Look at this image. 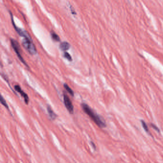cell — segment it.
Returning a JSON list of instances; mask_svg holds the SVG:
<instances>
[{
    "label": "cell",
    "instance_id": "obj_1",
    "mask_svg": "<svg viewBox=\"0 0 163 163\" xmlns=\"http://www.w3.org/2000/svg\"><path fill=\"white\" fill-rule=\"evenodd\" d=\"M82 109L84 112L91 118V119L98 126L101 128H104L106 127V123L102 118L98 115L87 104H83L81 105Z\"/></svg>",
    "mask_w": 163,
    "mask_h": 163
},
{
    "label": "cell",
    "instance_id": "obj_2",
    "mask_svg": "<svg viewBox=\"0 0 163 163\" xmlns=\"http://www.w3.org/2000/svg\"><path fill=\"white\" fill-rule=\"evenodd\" d=\"M22 45L31 55H35L37 53V49L34 43L32 42V39L24 38L22 40Z\"/></svg>",
    "mask_w": 163,
    "mask_h": 163
},
{
    "label": "cell",
    "instance_id": "obj_3",
    "mask_svg": "<svg viewBox=\"0 0 163 163\" xmlns=\"http://www.w3.org/2000/svg\"><path fill=\"white\" fill-rule=\"evenodd\" d=\"M10 40H11V45H12V48L16 53V55H17L19 59L21 60V62L25 66L29 68L28 65L26 63V61H25L24 59H23V57H22V55H21V48H20V46L19 44L18 43V42L16 40L13 39V38H11Z\"/></svg>",
    "mask_w": 163,
    "mask_h": 163
},
{
    "label": "cell",
    "instance_id": "obj_4",
    "mask_svg": "<svg viewBox=\"0 0 163 163\" xmlns=\"http://www.w3.org/2000/svg\"><path fill=\"white\" fill-rule=\"evenodd\" d=\"M10 15H11V20H12V25L14 26V28H15V31L19 35H20L21 37H23L24 38L32 39L29 34L25 30L22 29V28H19L16 26V24H15V22L13 21L12 13H11V12H10Z\"/></svg>",
    "mask_w": 163,
    "mask_h": 163
},
{
    "label": "cell",
    "instance_id": "obj_5",
    "mask_svg": "<svg viewBox=\"0 0 163 163\" xmlns=\"http://www.w3.org/2000/svg\"><path fill=\"white\" fill-rule=\"evenodd\" d=\"M63 99L65 106L67 110L70 114H73L74 112V106L71 100L66 94H64Z\"/></svg>",
    "mask_w": 163,
    "mask_h": 163
},
{
    "label": "cell",
    "instance_id": "obj_6",
    "mask_svg": "<svg viewBox=\"0 0 163 163\" xmlns=\"http://www.w3.org/2000/svg\"><path fill=\"white\" fill-rule=\"evenodd\" d=\"M15 89L18 93H19L21 94V96L24 99V102L26 104H28L29 102V97L28 95H27L26 93H24V91H23L21 89V87L19 85L15 86Z\"/></svg>",
    "mask_w": 163,
    "mask_h": 163
},
{
    "label": "cell",
    "instance_id": "obj_7",
    "mask_svg": "<svg viewBox=\"0 0 163 163\" xmlns=\"http://www.w3.org/2000/svg\"><path fill=\"white\" fill-rule=\"evenodd\" d=\"M59 48L62 51H66L70 48V45L67 42H63L60 43Z\"/></svg>",
    "mask_w": 163,
    "mask_h": 163
},
{
    "label": "cell",
    "instance_id": "obj_8",
    "mask_svg": "<svg viewBox=\"0 0 163 163\" xmlns=\"http://www.w3.org/2000/svg\"><path fill=\"white\" fill-rule=\"evenodd\" d=\"M47 110H48L49 115L50 116L51 119L54 120L57 118V117L56 114L54 112V111H53L52 109H51L50 106H48V107H47Z\"/></svg>",
    "mask_w": 163,
    "mask_h": 163
},
{
    "label": "cell",
    "instance_id": "obj_9",
    "mask_svg": "<svg viewBox=\"0 0 163 163\" xmlns=\"http://www.w3.org/2000/svg\"><path fill=\"white\" fill-rule=\"evenodd\" d=\"M51 37L52 38V39L54 40H55L56 41H60V37L59 35L57 34L56 33H55L53 31H52L51 32Z\"/></svg>",
    "mask_w": 163,
    "mask_h": 163
},
{
    "label": "cell",
    "instance_id": "obj_10",
    "mask_svg": "<svg viewBox=\"0 0 163 163\" xmlns=\"http://www.w3.org/2000/svg\"><path fill=\"white\" fill-rule=\"evenodd\" d=\"M64 87L65 89H66V90H67V91H68L72 96H74V92H73V90H71V89L70 88V87L68 86L67 84H64Z\"/></svg>",
    "mask_w": 163,
    "mask_h": 163
},
{
    "label": "cell",
    "instance_id": "obj_11",
    "mask_svg": "<svg viewBox=\"0 0 163 163\" xmlns=\"http://www.w3.org/2000/svg\"><path fill=\"white\" fill-rule=\"evenodd\" d=\"M141 122L142 126V127L144 128L145 131H146V133H148V134H149V130L148 128V126H147L146 123H145V122L144 120H141Z\"/></svg>",
    "mask_w": 163,
    "mask_h": 163
},
{
    "label": "cell",
    "instance_id": "obj_12",
    "mask_svg": "<svg viewBox=\"0 0 163 163\" xmlns=\"http://www.w3.org/2000/svg\"><path fill=\"white\" fill-rule=\"evenodd\" d=\"M0 101H1V104H3L7 110H9L8 105L6 103V101H5V100H4V99L2 96H1Z\"/></svg>",
    "mask_w": 163,
    "mask_h": 163
},
{
    "label": "cell",
    "instance_id": "obj_13",
    "mask_svg": "<svg viewBox=\"0 0 163 163\" xmlns=\"http://www.w3.org/2000/svg\"><path fill=\"white\" fill-rule=\"evenodd\" d=\"M64 57L66 59L69 60V61H71L72 60V57L71 56L70 54L68 52H65L64 54Z\"/></svg>",
    "mask_w": 163,
    "mask_h": 163
},
{
    "label": "cell",
    "instance_id": "obj_14",
    "mask_svg": "<svg viewBox=\"0 0 163 163\" xmlns=\"http://www.w3.org/2000/svg\"><path fill=\"white\" fill-rule=\"evenodd\" d=\"M151 126L152 127L153 129H155L156 131H158V133L160 132L159 129V128H158L156 126H155V124H152H152H151Z\"/></svg>",
    "mask_w": 163,
    "mask_h": 163
}]
</instances>
